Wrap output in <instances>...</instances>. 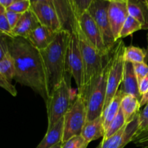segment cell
Masks as SVG:
<instances>
[{"instance_id": "1", "label": "cell", "mask_w": 148, "mask_h": 148, "mask_svg": "<svg viewBox=\"0 0 148 148\" xmlns=\"http://www.w3.org/2000/svg\"><path fill=\"white\" fill-rule=\"evenodd\" d=\"M7 39L9 51L15 65L14 80L20 85L31 88L46 103L49 97L44 66L40 51L24 38L7 36Z\"/></svg>"}, {"instance_id": "2", "label": "cell", "mask_w": 148, "mask_h": 148, "mask_svg": "<svg viewBox=\"0 0 148 148\" xmlns=\"http://www.w3.org/2000/svg\"><path fill=\"white\" fill-rule=\"evenodd\" d=\"M71 33L62 30L44 50L40 51L44 66L48 97L62 82L66 72V54Z\"/></svg>"}, {"instance_id": "3", "label": "cell", "mask_w": 148, "mask_h": 148, "mask_svg": "<svg viewBox=\"0 0 148 148\" xmlns=\"http://www.w3.org/2000/svg\"><path fill=\"white\" fill-rule=\"evenodd\" d=\"M77 36L79 37L83 60L82 87L77 94L83 98L87 106L92 88L101 75L104 65L111 56L112 51L106 56H102L87 42L79 30Z\"/></svg>"}, {"instance_id": "4", "label": "cell", "mask_w": 148, "mask_h": 148, "mask_svg": "<svg viewBox=\"0 0 148 148\" xmlns=\"http://www.w3.org/2000/svg\"><path fill=\"white\" fill-rule=\"evenodd\" d=\"M72 75L66 72L64 78L46 101L48 115V128L49 129L63 118L71 106V85Z\"/></svg>"}, {"instance_id": "5", "label": "cell", "mask_w": 148, "mask_h": 148, "mask_svg": "<svg viewBox=\"0 0 148 148\" xmlns=\"http://www.w3.org/2000/svg\"><path fill=\"white\" fill-rule=\"evenodd\" d=\"M126 46L123 40L117 41L112 51V62L110 68L107 82V92L104 103L103 111L111 103L121 85L125 65Z\"/></svg>"}, {"instance_id": "6", "label": "cell", "mask_w": 148, "mask_h": 148, "mask_svg": "<svg viewBox=\"0 0 148 148\" xmlns=\"http://www.w3.org/2000/svg\"><path fill=\"white\" fill-rule=\"evenodd\" d=\"M112 51L111 56L104 65L88 99L87 103V121H92L102 116L106 96L108 76L112 62Z\"/></svg>"}, {"instance_id": "7", "label": "cell", "mask_w": 148, "mask_h": 148, "mask_svg": "<svg viewBox=\"0 0 148 148\" xmlns=\"http://www.w3.org/2000/svg\"><path fill=\"white\" fill-rule=\"evenodd\" d=\"M87 121V106L78 94L64 116V134L62 143L75 136L81 135Z\"/></svg>"}, {"instance_id": "8", "label": "cell", "mask_w": 148, "mask_h": 148, "mask_svg": "<svg viewBox=\"0 0 148 148\" xmlns=\"http://www.w3.org/2000/svg\"><path fill=\"white\" fill-rule=\"evenodd\" d=\"M109 0H93L88 12L95 20L103 38L104 43L109 51H111L117 41L111 30L108 17Z\"/></svg>"}, {"instance_id": "9", "label": "cell", "mask_w": 148, "mask_h": 148, "mask_svg": "<svg viewBox=\"0 0 148 148\" xmlns=\"http://www.w3.org/2000/svg\"><path fill=\"white\" fill-rule=\"evenodd\" d=\"M66 70L75 79L79 92L83 81V60L79 37L76 33H72L69 38L66 54Z\"/></svg>"}, {"instance_id": "10", "label": "cell", "mask_w": 148, "mask_h": 148, "mask_svg": "<svg viewBox=\"0 0 148 148\" xmlns=\"http://www.w3.org/2000/svg\"><path fill=\"white\" fill-rule=\"evenodd\" d=\"M79 27L83 37L88 43L102 56H106L111 51L106 49L101 32L88 11L79 18Z\"/></svg>"}, {"instance_id": "11", "label": "cell", "mask_w": 148, "mask_h": 148, "mask_svg": "<svg viewBox=\"0 0 148 148\" xmlns=\"http://www.w3.org/2000/svg\"><path fill=\"white\" fill-rule=\"evenodd\" d=\"M30 2L43 1L50 4L56 12L64 30L77 34L79 22L75 14L70 0H30Z\"/></svg>"}, {"instance_id": "12", "label": "cell", "mask_w": 148, "mask_h": 148, "mask_svg": "<svg viewBox=\"0 0 148 148\" xmlns=\"http://www.w3.org/2000/svg\"><path fill=\"white\" fill-rule=\"evenodd\" d=\"M139 114L118 132L107 140H103L97 148H124L128 143L132 142L133 137L138 132Z\"/></svg>"}, {"instance_id": "13", "label": "cell", "mask_w": 148, "mask_h": 148, "mask_svg": "<svg viewBox=\"0 0 148 148\" xmlns=\"http://www.w3.org/2000/svg\"><path fill=\"white\" fill-rule=\"evenodd\" d=\"M30 10L36 14L41 25L56 33L64 30L57 13L50 4L43 1H36L31 3Z\"/></svg>"}, {"instance_id": "14", "label": "cell", "mask_w": 148, "mask_h": 148, "mask_svg": "<svg viewBox=\"0 0 148 148\" xmlns=\"http://www.w3.org/2000/svg\"><path fill=\"white\" fill-rule=\"evenodd\" d=\"M129 16L127 0H111L108 7V17L111 30L116 41L119 40V34L123 25Z\"/></svg>"}, {"instance_id": "15", "label": "cell", "mask_w": 148, "mask_h": 148, "mask_svg": "<svg viewBox=\"0 0 148 148\" xmlns=\"http://www.w3.org/2000/svg\"><path fill=\"white\" fill-rule=\"evenodd\" d=\"M121 90L126 95H132L141 101L142 95L139 89V82L134 72V64L126 61L124 76L121 82Z\"/></svg>"}, {"instance_id": "16", "label": "cell", "mask_w": 148, "mask_h": 148, "mask_svg": "<svg viewBox=\"0 0 148 148\" xmlns=\"http://www.w3.org/2000/svg\"><path fill=\"white\" fill-rule=\"evenodd\" d=\"M58 33L41 25L35 29L27 38V40L38 51L44 50L56 38Z\"/></svg>"}, {"instance_id": "17", "label": "cell", "mask_w": 148, "mask_h": 148, "mask_svg": "<svg viewBox=\"0 0 148 148\" xmlns=\"http://www.w3.org/2000/svg\"><path fill=\"white\" fill-rule=\"evenodd\" d=\"M40 25L36 14L30 10L22 14L20 20L13 28V33L15 37L27 38L29 35Z\"/></svg>"}, {"instance_id": "18", "label": "cell", "mask_w": 148, "mask_h": 148, "mask_svg": "<svg viewBox=\"0 0 148 148\" xmlns=\"http://www.w3.org/2000/svg\"><path fill=\"white\" fill-rule=\"evenodd\" d=\"M64 134V117L51 128L47 129V132L36 148H50L62 143Z\"/></svg>"}, {"instance_id": "19", "label": "cell", "mask_w": 148, "mask_h": 148, "mask_svg": "<svg viewBox=\"0 0 148 148\" xmlns=\"http://www.w3.org/2000/svg\"><path fill=\"white\" fill-rule=\"evenodd\" d=\"M129 15L142 25L143 29H148V4L144 0H127Z\"/></svg>"}, {"instance_id": "20", "label": "cell", "mask_w": 148, "mask_h": 148, "mask_svg": "<svg viewBox=\"0 0 148 148\" xmlns=\"http://www.w3.org/2000/svg\"><path fill=\"white\" fill-rule=\"evenodd\" d=\"M104 134L105 128L103 126L102 116L92 121H86L81 133V135L88 143L98 140V138L103 137Z\"/></svg>"}, {"instance_id": "21", "label": "cell", "mask_w": 148, "mask_h": 148, "mask_svg": "<svg viewBox=\"0 0 148 148\" xmlns=\"http://www.w3.org/2000/svg\"><path fill=\"white\" fill-rule=\"evenodd\" d=\"M126 94L121 90V89L117 91L116 94L114 97L112 101H111L108 106L103 111L102 118L103 121V126L105 128V132L107 130L113 120L114 119L116 115L118 114L120 108H121V101L123 98Z\"/></svg>"}, {"instance_id": "22", "label": "cell", "mask_w": 148, "mask_h": 148, "mask_svg": "<svg viewBox=\"0 0 148 148\" xmlns=\"http://www.w3.org/2000/svg\"><path fill=\"white\" fill-rule=\"evenodd\" d=\"M140 101L132 95H125L123 98L121 108L124 113L126 122L131 121L140 113Z\"/></svg>"}, {"instance_id": "23", "label": "cell", "mask_w": 148, "mask_h": 148, "mask_svg": "<svg viewBox=\"0 0 148 148\" xmlns=\"http://www.w3.org/2000/svg\"><path fill=\"white\" fill-rule=\"evenodd\" d=\"M16 75L15 65L10 53L0 59V75L12 82Z\"/></svg>"}, {"instance_id": "24", "label": "cell", "mask_w": 148, "mask_h": 148, "mask_svg": "<svg viewBox=\"0 0 148 148\" xmlns=\"http://www.w3.org/2000/svg\"><path fill=\"white\" fill-rule=\"evenodd\" d=\"M147 52L145 49L136 46H128L125 49V60L132 64L145 62Z\"/></svg>"}, {"instance_id": "25", "label": "cell", "mask_w": 148, "mask_h": 148, "mask_svg": "<svg viewBox=\"0 0 148 148\" xmlns=\"http://www.w3.org/2000/svg\"><path fill=\"white\" fill-rule=\"evenodd\" d=\"M126 124H127V122H126L124 113H123L121 108H120L116 116L114 118V119L111 123L109 127L106 130L105 134H104V137H103V140H107L109 137H111V136L114 135V134L118 132L121 129H122L124 127Z\"/></svg>"}, {"instance_id": "26", "label": "cell", "mask_w": 148, "mask_h": 148, "mask_svg": "<svg viewBox=\"0 0 148 148\" xmlns=\"http://www.w3.org/2000/svg\"><path fill=\"white\" fill-rule=\"evenodd\" d=\"M142 29H143L142 25L134 17L129 15L124 24L123 25V27L120 32L119 40L129 36H131L136 31H138Z\"/></svg>"}, {"instance_id": "27", "label": "cell", "mask_w": 148, "mask_h": 148, "mask_svg": "<svg viewBox=\"0 0 148 148\" xmlns=\"http://www.w3.org/2000/svg\"><path fill=\"white\" fill-rule=\"evenodd\" d=\"M7 9L3 6L0 5V32L1 35L10 38L15 37L13 33V29L12 28L7 15H6Z\"/></svg>"}, {"instance_id": "28", "label": "cell", "mask_w": 148, "mask_h": 148, "mask_svg": "<svg viewBox=\"0 0 148 148\" xmlns=\"http://www.w3.org/2000/svg\"><path fill=\"white\" fill-rule=\"evenodd\" d=\"M93 0H70L75 14L79 22V18L84 12L88 11Z\"/></svg>"}, {"instance_id": "29", "label": "cell", "mask_w": 148, "mask_h": 148, "mask_svg": "<svg viewBox=\"0 0 148 148\" xmlns=\"http://www.w3.org/2000/svg\"><path fill=\"white\" fill-rule=\"evenodd\" d=\"M88 144L82 135H77L62 143V148H87Z\"/></svg>"}, {"instance_id": "30", "label": "cell", "mask_w": 148, "mask_h": 148, "mask_svg": "<svg viewBox=\"0 0 148 148\" xmlns=\"http://www.w3.org/2000/svg\"><path fill=\"white\" fill-rule=\"evenodd\" d=\"M30 7H31V2L30 0H21L13 4L7 10L19 14H24L25 12L30 10Z\"/></svg>"}, {"instance_id": "31", "label": "cell", "mask_w": 148, "mask_h": 148, "mask_svg": "<svg viewBox=\"0 0 148 148\" xmlns=\"http://www.w3.org/2000/svg\"><path fill=\"white\" fill-rule=\"evenodd\" d=\"M148 130V103L143 111L139 114V129L137 134L143 132Z\"/></svg>"}, {"instance_id": "32", "label": "cell", "mask_w": 148, "mask_h": 148, "mask_svg": "<svg viewBox=\"0 0 148 148\" xmlns=\"http://www.w3.org/2000/svg\"><path fill=\"white\" fill-rule=\"evenodd\" d=\"M132 143L140 148H148V130L133 137Z\"/></svg>"}, {"instance_id": "33", "label": "cell", "mask_w": 148, "mask_h": 148, "mask_svg": "<svg viewBox=\"0 0 148 148\" xmlns=\"http://www.w3.org/2000/svg\"><path fill=\"white\" fill-rule=\"evenodd\" d=\"M134 67L136 76L138 79L139 84L141 82L142 79L148 75V65L145 62L143 63H135L133 64Z\"/></svg>"}, {"instance_id": "34", "label": "cell", "mask_w": 148, "mask_h": 148, "mask_svg": "<svg viewBox=\"0 0 148 148\" xmlns=\"http://www.w3.org/2000/svg\"><path fill=\"white\" fill-rule=\"evenodd\" d=\"M0 86L4 88L6 91L9 92L12 96H16L17 95V91L15 87L12 84V82L9 81L4 77L0 75Z\"/></svg>"}, {"instance_id": "35", "label": "cell", "mask_w": 148, "mask_h": 148, "mask_svg": "<svg viewBox=\"0 0 148 148\" xmlns=\"http://www.w3.org/2000/svg\"><path fill=\"white\" fill-rule=\"evenodd\" d=\"M22 14H19V13L14 12L7 10V12H6V15H7V20H8L12 28L13 29L14 27H15L17 23H18V21L20 20Z\"/></svg>"}, {"instance_id": "36", "label": "cell", "mask_w": 148, "mask_h": 148, "mask_svg": "<svg viewBox=\"0 0 148 148\" xmlns=\"http://www.w3.org/2000/svg\"><path fill=\"white\" fill-rule=\"evenodd\" d=\"M9 53H10V51H9L7 36L1 34V40H0V59L4 58Z\"/></svg>"}, {"instance_id": "37", "label": "cell", "mask_w": 148, "mask_h": 148, "mask_svg": "<svg viewBox=\"0 0 148 148\" xmlns=\"http://www.w3.org/2000/svg\"><path fill=\"white\" fill-rule=\"evenodd\" d=\"M139 89H140V94L143 96V94L145 93L148 90V75L146 77H145L141 82L139 84Z\"/></svg>"}, {"instance_id": "38", "label": "cell", "mask_w": 148, "mask_h": 148, "mask_svg": "<svg viewBox=\"0 0 148 148\" xmlns=\"http://www.w3.org/2000/svg\"><path fill=\"white\" fill-rule=\"evenodd\" d=\"M19 1H21V0H0V5L3 6L6 9H7L10 6L12 5L13 4Z\"/></svg>"}, {"instance_id": "39", "label": "cell", "mask_w": 148, "mask_h": 148, "mask_svg": "<svg viewBox=\"0 0 148 148\" xmlns=\"http://www.w3.org/2000/svg\"><path fill=\"white\" fill-rule=\"evenodd\" d=\"M148 103V90L145 94H143L142 96L141 101H140V106H143L145 105H147Z\"/></svg>"}, {"instance_id": "40", "label": "cell", "mask_w": 148, "mask_h": 148, "mask_svg": "<svg viewBox=\"0 0 148 148\" xmlns=\"http://www.w3.org/2000/svg\"><path fill=\"white\" fill-rule=\"evenodd\" d=\"M62 143H59V144L53 146V147H50V148H62Z\"/></svg>"}, {"instance_id": "41", "label": "cell", "mask_w": 148, "mask_h": 148, "mask_svg": "<svg viewBox=\"0 0 148 148\" xmlns=\"http://www.w3.org/2000/svg\"><path fill=\"white\" fill-rule=\"evenodd\" d=\"M147 46H148V33L147 34Z\"/></svg>"}, {"instance_id": "42", "label": "cell", "mask_w": 148, "mask_h": 148, "mask_svg": "<svg viewBox=\"0 0 148 148\" xmlns=\"http://www.w3.org/2000/svg\"><path fill=\"white\" fill-rule=\"evenodd\" d=\"M144 1H145V2H146V3H147V4H148V0H144Z\"/></svg>"}, {"instance_id": "43", "label": "cell", "mask_w": 148, "mask_h": 148, "mask_svg": "<svg viewBox=\"0 0 148 148\" xmlns=\"http://www.w3.org/2000/svg\"><path fill=\"white\" fill-rule=\"evenodd\" d=\"M109 1H111V0H109Z\"/></svg>"}]
</instances>
